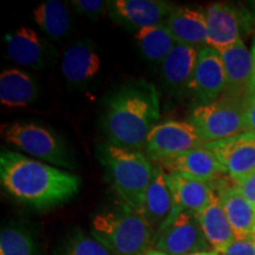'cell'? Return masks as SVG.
Returning <instances> with one entry per match:
<instances>
[{"instance_id": "1", "label": "cell", "mask_w": 255, "mask_h": 255, "mask_svg": "<svg viewBox=\"0 0 255 255\" xmlns=\"http://www.w3.org/2000/svg\"><path fill=\"white\" fill-rule=\"evenodd\" d=\"M0 182L6 193L24 205L46 209L77 195L82 178L17 151L2 150Z\"/></svg>"}, {"instance_id": "2", "label": "cell", "mask_w": 255, "mask_h": 255, "mask_svg": "<svg viewBox=\"0 0 255 255\" xmlns=\"http://www.w3.org/2000/svg\"><path fill=\"white\" fill-rule=\"evenodd\" d=\"M161 117L158 90L137 79L120 85L105 100L102 129L110 143L139 150Z\"/></svg>"}, {"instance_id": "3", "label": "cell", "mask_w": 255, "mask_h": 255, "mask_svg": "<svg viewBox=\"0 0 255 255\" xmlns=\"http://www.w3.org/2000/svg\"><path fill=\"white\" fill-rule=\"evenodd\" d=\"M97 157L108 181L123 202L141 212L155 170L148 156L105 142L97 145Z\"/></svg>"}, {"instance_id": "4", "label": "cell", "mask_w": 255, "mask_h": 255, "mask_svg": "<svg viewBox=\"0 0 255 255\" xmlns=\"http://www.w3.org/2000/svg\"><path fill=\"white\" fill-rule=\"evenodd\" d=\"M90 234L115 255H144L154 229L138 210L123 202L96 213Z\"/></svg>"}, {"instance_id": "5", "label": "cell", "mask_w": 255, "mask_h": 255, "mask_svg": "<svg viewBox=\"0 0 255 255\" xmlns=\"http://www.w3.org/2000/svg\"><path fill=\"white\" fill-rule=\"evenodd\" d=\"M2 137L9 145L57 167L76 169L75 156L62 137L34 122H14L2 127Z\"/></svg>"}, {"instance_id": "6", "label": "cell", "mask_w": 255, "mask_h": 255, "mask_svg": "<svg viewBox=\"0 0 255 255\" xmlns=\"http://www.w3.org/2000/svg\"><path fill=\"white\" fill-rule=\"evenodd\" d=\"M245 103L223 96L221 100L193 108L188 122L199 130L205 141L215 142L247 132Z\"/></svg>"}, {"instance_id": "7", "label": "cell", "mask_w": 255, "mask_h": 255, "mask_svg": "<svg viewBox=\"0 0 255 255\" xmlns=\"http://www.w3.org/2000/svg\"><path fill=\"white\" fill-rule=\"evenodd\" d=\"M155 244L157 251L168 255L213 251L203 234L197 215L176 207L157 231Z\"/></svg>"}, {"instance_id": "8", "label": "cell", "mask_w": 255, "mask_h": 255, "mask_svg": "<svg viewBox=\"0 0 255 255\" xmlns=\"http://www.w3.org/2000/svg\"><path fill=\"white\" fill-rule=\"evenodd\" d=\"M207 21V46L219 52L242 40L253 26V17L235 5L214 2L203 8Z\"/></svg>"}, {"instance_id": "9", "label": "cell", "mask_w": 255, "mask_h": 255, "mask_svg": "<svg viewBox=\"0 0 255 255\" xmlns=\"http://www.w3.org/2000/svg\"><path fill=\"white\" fill-rule=\"evenodd\" d=\"M206 143L199 130L191 123L165 121L152 128L146 138L144 150L149 158L159 162Z\"/></svg>"}, {"instance_id": "10", "label": "cell", "mask_w": 255, "mask_h": 255, "mask_svg": "<svg viewBox=\"0 0 255 255\" xmlns=\"http://www.w3.org/2000/svg\"><path fill=\"white\" fill-rule=\"evenodd\" d=\"M226 91V70L221 53L206 46L200 50L189 94L197 104L219 100Z\"/></svg>"}, {"instance_id": "11", "label": "cell", "mask_w": 255, "mask_h": 255, "mask_svg": "<svg viewBox=\"0 0 255 255\" xmlns=\"http://www.w3.org/2000/svg\"><path fill=\"white\" fill-rule=\"evenodd\" d=\"M175 6L161 0H114L108 9L116 23L130 28H141L165 24Z\"/></svg>"}, {"instance_id": "12", "label": "cell", "mask_w": 255, "mask_h": 255, "mask_svg": "<svg viewBox=\"0 0 255 255\" xmlns=\"http://www.w3.org/2000/svg\"><path fill=\"white\" fill-rule=\"evenodd\" d=\"M206 146L214 152L232 180L245 176L255 169V135L252 132L208 142Z\"/></svg>"}, {"instance_id": "13", "label": "cell", "mask_w": 255, "mask_h": 255, "mask_svg": "<svg viewBox=\"0 0 255 255\" xmlns=\"http://www.w3.org/2000/svg\"><path fill=\"white\" fill-rule=\"evenodd\" d=\"M158 163L167 173H176L206 182H214L218 177L227 174L214 152L206 144L159 161Z\"/></svg>"}, {"instance_id": "14", "label": "cell", "mask_w": 255, "mask_h": 255, "mask_svg": "<svg viewBox=\"0 0 255 255\" xmlns=\"http://www.w3.org/2000/svg\"><path fill=\"white\" fill-rule=\"evenodd\" d=\"M226 70V97L246 102L252 92L253 82V58L252 52L240 40L228 49L221 51Z\"/></svg>"}, {"instance_id": "15", "label": "cell", "mask_w": 255, "mask_h": 255, "mask_svg": "<svg viewBox=\"0 0 255 255\" xmlns=\"http://www.w3.org/2000/svg\"><path fill=\"white\" fill-rule=\"evenodd\" d=\"M101 58L94 44L79 39L70 45L62 58V72L71 85L82 87L96 78L101 71Z\"/></svg>"}, {"instance_id": "16", "label": "cell", "mask_w": 255, "mask_h": 255, "mask_svg": "<svg viewBox=\"0 0 255 255\" xmlns=\"http://www.w3.org/2000/svg\"><path fill=\"white\" fill-rule=\"evenodd\" d=\"M199 52L195 47L176 44L162 62V79L174 95L189 92Z\"/></svg>"}, {"instance_id": "17", "label": "cell", "mask_w": 255, "mask_h": 255, "mask_svg": "<svg viewBox=\"0 0 255 255\" xmlns=\"http://www.w3.org/2000/svg\"><path fill=\"white\" fill-rule=\"evenodd\" d=\"M165 26L177 44L197 50L207 46V21L203 8L175 6Z\"/></svg>"}, {"instance_id": "18", "label": "cell", "mask_w": 255, "mask_h": 255, "mask_svg": "<svg viewBox=\"0 0 255 255\" xmlns=\"http://www.w3.org/2000/svg\"><path fill=\"white\" fill-rule=\"evenodd\" d=\"M175 207L174 195L167 180V174L163 168L156 165L139 213L144 216L150 227L157 232L173 213Z\"/></svg>"}, {"instance_id": "19", "label": "cell", "mask_w": 255, "mask_h": 255, "mask_svg": "<svg viewBox=\"0 0 255 255\" xmlns=\"http://www.w3.org/2000/svg\"><path fill=\"white\" fill-rule=\"evenodd\" d=\"M218 196L237 240H250L255 234V206L233 186H219Z\"/></svg>"}, {"instance_id": "20", "label": "cell", "mask_w": 255, "mask_h": 255, "mask_svg": "<svg viewBox=\"0 0 255 255\" xmlns=\"http://www.w3.org/2000/svg\"><path fill=\"white\" fill-rule=\"evenodd\" d=\"M167 180L173 191L176 208L199 215L216 196L213 182L195 180L176 173H167Z\"/></svg>"}, {"instance_id": "21", "label": "cell", "mask_w": 255, "mask_h": 255, "mask_svg": "<svg viewBox=\"0 0 255 255\" xmlns=\"http://www.w3.org/2000/svg\"><path fill=\"white\" fill-rule=\"evenodd\" d=\"M9 58L19 65L40 70L46 66V47L36 31L20 26L4 38Z\"/></svg>"}, {"instance_id": "22", "label": "cell", "mask_w": 255, "mask_h": 255, "mask_svg": "<svg viewBox=\"0 0 255 255\" xmlns=\"http://www.w3.org/2000/svg\"><path fill=\"white\" fill-rule=\"evenodd\" d=\"M197 218L203 234L213 251L223 255L237 241L218 194L210 205L197 215Z\"/></svg>"}, {"instance_id": "23", "label": "cell", "mask_w": 255, "mask_h": 255, "mask_svg": "<svg viewBox=\"0 0 255 255\" xmlns=\"http://www.w3.org/2000/svg\"><path fill=\"white\" fill-rule=\"evenodd\" d=\"M39 94L36 79L18 69L2 70L0 75V102L7 108H21L33 103Z\"/></svg>"}, {"instance_id": "24", "label": "cell", "mask_w": 255, "mask_h": 255, "mask_svg": "<svg viewBox=\"0 0 255 255\" xmlns=\"http://www.w3.org/2000/svg\"><path fill=\"white\" fill-rule=\"evenodd\" d=\"M135 39L142 55L149 62L158 64H162L165 57L177 44L165 24L155 25L136 31Z\"/></svg>"}, {"instance_id": "25", "label": "cell", "mask_w": 255, "mask_h": 255, "mask_svg": "<svg viewBox=\"0 0 255 255\" xmlns=\"http://www.w3.org/2000/svg\"><path fill=\"white\" fill-rule=\"evenodd\" d=\"M33 19L40 30L53 39H60L71 28V17L66 5L59 0L44 1L33 9Z\"/></svg>"}, {"instance_id": "26", "label": "cell", "mask_w": 255, "mask_h": 255, "mask_svg": "<svg viewBox=\"0 0 255 255\" xmlns=\"http://www.w3.org/2000/svg\"><path fill=\"white\" fill-rule=\"evenodd\" d=\"M0 255H38L37 244L24 226L11 223L1 228Z\"/></svg>"}, {"instance_id": "27", "label": "cell", "mask_w": 255, "mask_h": 255, "mask_svg": "<svg viewBox=\"0 0 255 255\" xmlns=\"http://www.w3.org/2000/svg\"><path fill=\"white\" fill-rule=\"evenodd\" d=\"M57 255H115L103 244L82 229H75L64 241Z\"/></svg>"}, {"instance_id": "28", "label": "cell", "mask_w": 255, "mask_h": 255, "mask_svg": "<svg viewBox=\"0 0 255 255\" xmlns=\"http://www.w3.org/2000/svg\"><path fill=\"white\" fill-rule=\"evenodd\" d=\"M71 4L78 13L92 20L101 18L105 8H108V1H102V0H73Z\"/></svg>"}, {"instance_id": "29", "label": "cell", "mask_w": 255, "mask_h": 255, "mask_svg": "<svg viewBox=\"0 0 255 255\" xmlns=\"http://www.w3.org/2000/svg\"><path fill=\"white\" fill-rule=\"evenodd\" d=\"M235 187L241 191L242 195L255 206V169L245 176L233 180Z\"/></svg>"}, {"instance_id": "30", "label": "cell", "mask_w": 255, "mask_h": 255, "mask_svg": "<svg viewBox=\"0 0 255 255\" xmlns=\"http://www.w3.org/2000/svg\"><path fill=\"white\" fill-rule=\"evenodd\" d=\"M223 255H255V240H237Z\"/></svg>"}, {"instance_id": "31", "label": "cell", "mask_w": 255, "mask_h": 255, "mask_svg": "<svg viewBox=\"0 0 255 255\" xmlns=\"http://www.w3.org/2000/svg\"><path fill=\"white\" fill-rule=\"evenodd\" d=\"M246 109V126L247 132H252L255 135V92L252 91L247 97L245 103Z\"/></svg>"}, {"instance_id": "32", "label": "cell", "mask_w": 255, "mask_h": 255, "mask_svg": "<svg viewBox=\"0 0 255 255\" xmlns=\"http://www.w3.org/2000/svg\"><path fill=\"white\" fill-rule=\"evenodd\" d=\"M252 58H253V82H252V91L255 92V36L252 46Z\"/></svg>"}, {"instance_id": "33", "label": "cell", "mask_w": 255, "mask_h": 255, "mask_svg": "<svg viewBox=\"0 0 255 255\" xmlns=\"http://www.w3.org/2000/svg\"><path fill=\"white\" fill-rule=\"evenodd\" d=\"M187 255H222V254H220L215 251H207V252H196V253H190Z\"/></svg>"}, {"instance_id": "34", "label": "cell", "mask_w": 255, "mask_h": 255, "mask_svg": "<svg viewBox=\"0 0 255 255\" xmlns=\"http://www.w3.org/2000/svg\"><path fill=\"white\" fill-rule=\"evenodd\" d=\"M144 255H168V254H165L161 251H149V252H146Z\"/></svg>"}, {"instance_id": "35", "label": "cell", "mask_w": 255, "mask_h": 255, "mask_svg": "<svg viewBox=\"0 0 255 255\" xmlns=\"http://www.w3.org/2000/svg\"><path fill=\"white\" fill-rule=\"evenodd\" d=\"M253 239H254V240H255V234H254V238H253Z\"/></svg>"}]
</instances>
